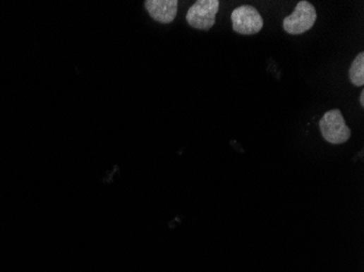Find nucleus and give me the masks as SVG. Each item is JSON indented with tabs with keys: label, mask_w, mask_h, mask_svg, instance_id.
<instances>
[{
	"label": "nucleus",
	"mask_w": 364,
	"mask_h": 272,
	"mask_svg": "<svg viewBox=\"0 0 364 272\" xmlns=\"http://www.w3.org/2000/svg\"><path fill=\"white\" fill-rule=\"evenodd\" d=\"M317 10L312 4L302 0L297 4L295 11L284 19V30L291 35H300L312 29L317 21Z\"/></svg>",
	"instance_id": "f257e3e1"
},
{
	"label": "nucleus",
	"mask_w": 364,
	"mask_h": 272,
	"mask_svg": "<svg viewBox=\"0 0 364 272\" xmlns=\"http://www.w3.org/2000/svg\"><path fill=\"white\" fill-rule=\"evenodd\" d=\"M320 130L324 139L331 144L346 143L351 136L349 127L346 125L343 113L339 109L329 110L320 120Z\"/></svg>",
	"instance_id": "f03ea898"
},
{
	"label": "nucleus",
	"mask_w": 364,
	"mask_h": 272,
	"mask_svg": "<svg viewBox=\"0 0 364 272\" xmlns=\"http://www.w3.org/2000/svg\"><path fill=\"white\" fill-rule=\"evenodd\" d=\"M233 29L242 35L259 33L264 25L260 12L253 6L245 5L236 8L231 13Z\"/></svg>",
	"instance_id": "7ed1b4c3"
},
{
	"label": "nucleus",
	"mask_w": 364,
	"mask_h": 272,
	"mask_svg": "<svg viewBox=\"0 0 364 272\" xmlns=\"http://www.w3.org/2000/svg\"><path fill=\"white\" fill-rule=\"evenodd\" d=\"M219 9L218 0H199L188 10L187 21L193 29L210 30L215 24Z\"/></svg>",
	"instance_id": "20e7f679"
},
{
	"label": "nucleus",
	"mask_w": 364,
	"mask_h": 272,
	"mask_svg": "<svg viewBox=\"0 0 364 272\" xmlns=\"http://www.w3.org/2000/svg\"><path fill=\"white\" fill-rule=\"evenodd\" d=\"M144 5L150 16L159 23H171L177 16V0H147Z\"/></svg>",
	"instance_id": "39448f33"
},
{
	"label": "nucleus",
	"mask_w": 364,
	"mask_h": 272,
	"mask_svg": "<svg viewBox=\"0 0 364 272\" xmlns=\"http://www.w3.org/2000/svg\"><path fill=\"white\" fill-rule=\"evenodd\" d=\"M349 79L356 86L364 85V53L361 51L353 60L349 69Z\"/></svg>",
	"instance_id": "423d86ee"
},
{
	"label": "nucleus",
	"mask_w": 364,
	"mask_h": 272,
	"mask_svg": "<svg viewBox=\"0 0 364 272\" xmlns=\"http://www.w3.org/2000/svg\"><path fill=\"white\" fill-rule=\"evenodd\" d=\"M360 104H361L362 107H364V91H362L360 94Z\"/></svg>",
	"instance_id": "0eeeda50"
}]
</instances>
